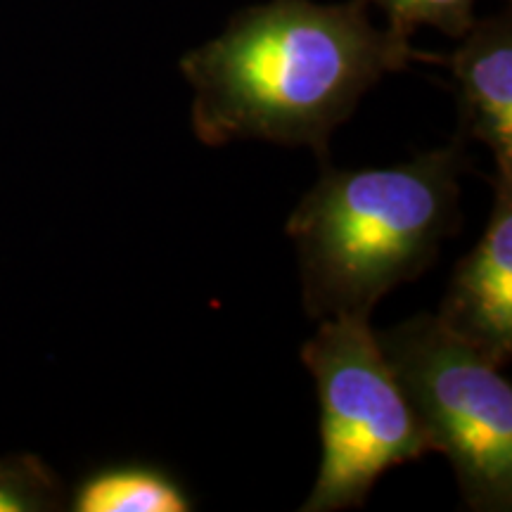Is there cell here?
<instances>
[{
    "label": "cell",
    "instance_id": "1",
    "mask_svg": "<svg viewBox=\"0 0 512 512\" xmlns=\"http://www.w3.org/2000/svg\"><path fill=\"white\" fill-rule=\"evenodd\" d=\"M368 10L366 0H268L235 12L178 62L197 140L306 145L328 164L330 136L375 83L415 60H439L389 24L375 27Z\"/></svg>",
    "mask_w": 512,
    "mask_h": 512
},
{
    "label": "cell",
    "instance_id": "2",
    "mask_svg": "<svg viewBox=\"0 0 512 512\" xmlns=\"http://www.w3.org/2000/svg\"><path fill=\"white\" fill-rule=\"evenodd\" d=\"M463 140L384 169H332L287 219L311 318L366 316L460 226Z\"/></svg>",
    "mask_w": 512,
    "mask_h": 512
},
{
    "label": "cell",
    "instance_id": "3",
    "mask_svg": "<svg viewBox=\"0 0 512 512\" xmlns=\"http://www.w3.org/2000/svg\"><path fill=\"white\" fill-rule=\"evenodd\" d=\"M430 451L448 458L467 508H512V387L501 366L420 313L375 332Z\"/></svg>",
    "mask_w": 512,
    "mask_h": 512
},
{
    "label": "cell",
    "instance_id": "4",
    "mask_svg": "<svg viewBox=\"0 0 512 512\" xmlns=\"http://www.w3.org/2000/svg\"><path fill=\"white\" fill-rule=\"evenodd\" d=\"M320 406L318 479L302 512L361 508L377 479L430 453L366 316L320 320L302 347Z\"/></svg>",
    "mask_w": 512,
    "mask_h": 512
},
{
    "label": "cell",
    "instance_id": "5",
    "mask_svg": "<svg viewBox=\"0 0 512 512\" xmlns=\"http://www.w3.org/2000/svg\"><path fill=\"white\" fill-rule=\"evenodd\" d=\"M439 320L498 366L512 354V178L496 176L489 226L458 261Z\"/></svg>",
    "mask_w": 512,
    "mask_h": 512
},
{
    "label": "cell",
    "instance_id": "6",
    "mask_svg": "<svg viewBox=\"0 0 512 512\" xmlns=\"http://www.w3.org/2000/svg\"><path fill=\"white\" fill-rule=\"evenodd\" d=\"M458 93L460 140H479L496 159V176L512 178V15L475 19L460 46L441 57Z\"/></svg>",
    "mask_w": 512,
    "mask_h": 512
},
{
    "label": "cell",
    "instance_id": "7",
    "mask_svg": "<svg viewBox=\"0 0 512 512\" xmlns=\"http://www.w3.org/2000/svg\"><path fill=\"white\" fill-rule=\"evenodd\" d=\"M74 512H188L195 503L188 489L164 467L152 463H112L79 479L69 496Z\"/></svg>",
    "mask_w": 512,
    "mask_h": 512
},
{
    "label": "cell",
    "instance_id": "8",
    "mask_svg": "<svg viewBox=\"0 0 512 512\" xmlns=\"http://www.w3.org/2000/svg\"><path fill=\"white\" fill-rule=\"evenodd\" d=\"M67 503L60 477L38 456L0 458V512H53Z\"/></svg>",
    "mask_w": 512,
    "mask_h": 512
},
{
    "label": "cell",
    "instance_id": "9",
    "mask_svg": "<svg viewBox=\"0 0 512 512\" xmlns=\"http://www.w3.org/2000/svg\"><path fill=\"white\" fill-rule=\"evenodd\" d=\"M387 15V24L403 36L418 27H432L441 34L460 38L475 22L477 0H366Z\"/></svg>",
    "mask_w": 512,
    "mask_h": 512
}]
</instances>
